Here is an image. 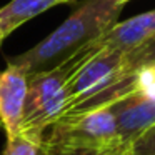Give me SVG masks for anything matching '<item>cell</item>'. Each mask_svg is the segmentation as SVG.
<instances>
[{"label":"cell","instance_id":"7c38bea8","mask_svg":"<svg viewBox=\"0 0 155 155\" xmlns=\"http://www.w3.org/2000/svg\"><path fill=\"white\" fill-rule=\"evenodd\" d=\"M5 38H7V37L4 35V32H2V28H0V45H2V42H4Z\"/></svg>","mask_w":155,"mask_h":155},{"label":"cell","instance_id":"3957f363","mask_svg":"<svg viewBox=\"0 0 155 155\" xmlns=\"http://www.w3.org/2000/svg\"><path fill=\"white\" fill-rule=\"evenodd\" d=\"M102 45L98 44V40H95L58 67L28 75V92L20 125L22 132L40 138L44 137V132L57 118H60L67 108V85L70 77Z\"/></svg>","mask_w":155,"mask_h":155},{"label":"cell","instance_id":"4fadbf2b","mask_svg":"<svg viewBox=\"0 0 155 155\" xmlns=\"http://www.w3.org/2000/svg\"><path fill=\"white\" fill-rule=\"evenodd\" d=\"M115 2H118V4H122V5H124L125 2H128V0H115Z\"/></svg>","mask_w":155,"mask_h":155},{"label":"cell","instance_id":"6da1fadb","mask_svg":"<svg viewBox=\"0 0 155 155\" xmlns=\"http://www.w3.org/2000/svg\"><path fill=\"white\" fill-rule=\"evenodd\" d=\"M124 5L115 0H87L58 28L30 50L7 58L28 75L58 67L77 52L98 40L118 22Z\"/></svg>","mask_w":155,"mask_h":155},{"label":"cell","instance_id":"ba28073f","mask_svg":"<svg viewBox=\"0 0 155 155\" xmlns=\"http://www.w3.org/2000/svg\"><path fill=\"white\" fill-rule=\"evenodd\" d=\"M68 2L72 0H12L0 8V28L5 37H8L30 18L37 17L52 7Z\"/></svg>","mask_w":155,"mask_h":155},{"label":"cell","instance_id":"8992f818","mask_svg":"<svg viewBox=\"0 0 155 155\" xmlns=\"http://www.w3.org/2000/svg\"><path fill=\"white\" fill-rule=\"evenodd\" d=\"M108 107L115 115L120 137L132 147L138 135L155 124V98L128 95Z\"/></svg>","mask_w":155,"mask_h":155},{"label":"cell","instance_id":"8fae6325","mask_svg":"<svg viewBox=\"0 0 155 155\" xmlns=\"http://www.w3.org/2000/svg\"><path fill=\"white\" fill-rule=\"evenodd\" d=\"M134 155H155V124L142 132L134 142Z\"/></svg>","mask_w":155,"mask_h":155},{"label":"cell","instance_id":"52a82bcc","mask_svg":"<svg viewBox=\"0 0 155 155\" xmlns=\"http://www.w3.org/2000/svg\"><path fill=\"white\" fill-rule=\"evenodd\" d=\"M152 35H155V8L130 17L124 22H117L107 34L98 38V44L102 47L128 52Z\"/></svg>","mask_w":155,"mask_h":155},{"label":"cell","instance_id":"9c48e42d","mask_svg":"<svg viewBox=\"0 0 155 155\" xmlns=\"http://www.w3.org/2000/svg\"><path fill=\"white\" fill-rule=\"evenodd\" d=\"M142 67H155V35L124 54L120 77Z\"/></svg>","mask_w":155,"mask_h":155},{"label":"cell","instance_id":"5b68a950","mask_svg":"<svg viewBox=\"0 0 155 155\" xmlns=\"http://www.w3.org/2000/svg\"><path fill=\"white\" fill-rule=\"evenodd\" d=\"M28 92V74L22 67L7 64L0 72V124L7 137L20 130Z\"/></svg>","mask_w":155,"mask_h":155},{"label":"cell","instance_id":"7a4b0ae2","mask_svg":"<svg viewBox=\"0 0 155 155\" xmlns=\"http://www.w3.org/2000/svg\"><path fill=\"white\" fill-rule=\"evenodd\" d=\"M44 155H134V147L120 137L110 107L67 114L42 137Z\"/></svg>","mask_w":155,"mask_h":155},{"label":"cell","instance_id":"30bf717a","mask_svg":"<svg viewBox=\"0 0 155 155\" xmlns=\"http://www.w3.org/2000/svg\"><path fill=\"white\" fill-rule=\"evenodd\" d=\"M4 155H44L42 153V138L18 130L15 135L7 137Z\"/></svg>","mask_w":155,"mask_h":155},{"label":"cell","instance_id":"277c9868","mask_svg":"<svg viewBox=\"0 0 155 155\" xmlns=\"http://www.w3.org/2000/svg\"><path fill=\"white\" fill-rule=\"evenodd\" d=\"M124 54L125 52L117 48L100 47L92 57H88L68 80V104L65 112L117 82L120 78Z\"/></svg>","mask_w":155,"mask_h":155}]
</instances>
